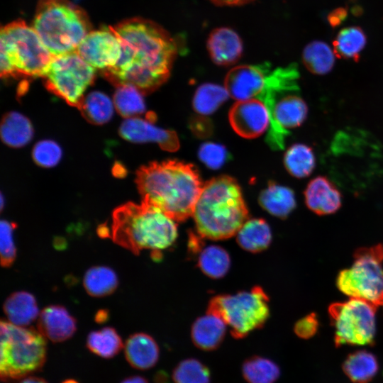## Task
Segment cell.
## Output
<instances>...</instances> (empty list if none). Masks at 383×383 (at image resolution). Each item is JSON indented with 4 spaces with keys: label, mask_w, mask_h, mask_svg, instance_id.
Here are the masks:
<instances>
[{
    "label": "cell",
    "mask_w": 383,
    "mask_h": 383,
    "mask_svg": "<svg viewBox=\"0 0 383 383\" xmlns=\"http://www.w3.org/2000/svg\"><path fill=\"white\" fill-rule=\"evenodd\" d=\"M83 283L89 295L101 297L109 295L115 291L118 286V278L112 269L96 266L87 271Z\"/></svg>",
    "instance_id": "cell-29"
},
{
    "label": "cell",
    "mask_w": 383,
    "mask_h": 383,
    "mask_svg": "<svg viewBox=\"0 0 383 383\" xmlns=\"http://www.w3.org/2000/svg\"><path fill=\"white\" fill-rule=\"evenodd\" d=\"M136 184L144 202L176 221L193 215L203 184L196 168L178 160L153 162L137 171Z\"/></svg>",
    "instance_id": "cell-2"
},
{
    "label": "cell",
    "mask_w": 383,
    "mask_h": 383,
    "mask_svg": "<svg viewBox=\"0 0 383 383\" xmlns=\"http://www.w3.org/2000/svg\"><path fill=\"white\" fill-rule=\"evenodd\" d=\"M199 266L209 277L220 278L227 272L230 266V258L224 249L211 245L201 252Z\"/></svg>",
    "instance_id": "cell-36"
},
{
    "label": "cell",
    "mask_w": 383,
    "mask_h": 383,
    "mask_svg": "<svg viewBox=\"0 0 383 383\" xmlns=\"http://www.w3.org/2000/svg\"><path fill=\"white\" fill-rule=\"evenodd\" d=\"M298 72L294 65L269 71L262 91L256 96L266 106L270 115L267 143L282 150L287 131L301 126L306 118L308 106L298 94Z\"/></svg>",
    "instance_id": "cell-5"
},
{
    "label": "cell",
    "mask_w": 383,
    "mask_h": 383,
    "mask_svg": "<svg viewBox=\"0 0 383 383\" xmlns=\"http://www.w3.org/2000/svg\"><path fill=\"white\" fill-rule=\"evenodd\" d=\"M110 28L121 48L116 65L104 71L110 81L118 86L133 85L148 93L167 80L177 45L165 28L142 18L126 19Z\"/></svg>",
    "instance_id": "cell-1"
},
{
    "label": "cell",
    "mask_w": 383,
    "mask_h": 383,
    "mask_svg": "<svg viewBox=\"0 0 383 383\" xmlns=\"http://www.w3.org/2000/svg\"><path fill=\"white\" fill-rule=\"evenodd\" d=\"M78 108L84 118L94 124L107 122L113 112L111 99L100 91H93L83 97Z\"/></svg>",
    "instance_id": "cell-32"
},
{
    "label": "cell",
    "mask_w": 383,
    "mask_h": 383,
    "mask_svg": "<svg viewBox=\"0 0 383 383\" xmlns=\"http://www.w3.org/2000/svg\"><path fill=\"white\" fill-rule=\"evenodd\" d=\"M318 326L319 323L316 314L311 313L296 323L294 332L299 338L309 339L316 334Z\"/></svg>",
    "instance_id": "cell-41"
},
{
    "label": "cell",
    "mask_w": 383,
    "mask_h": 383,
    "mask_svg": "<svg viewBox=\"0 0 383 383\" xmlns=\"http://www.w3.org/2000/svg\"><path fill=\"white\" fill-rule=\"evenodd\" d=\"M229 96L225 87L211 83L201 84L197 88L193 98L194 109L202 115L211 114Z\"/></svg>",
    "instance_id": "cell-34"
},
{
    "label": "cell",
    "mask_w": 383,
    "mask_h": 383,
    "mask_svg": "<svg viewBox=\"0 0 383 383\" xmlns=\"http://www.w3.org/2000/svg\"><path fill=\"white\" fill-rule=\"evenodd\" d=\"M335 54L322 41H313L308 44L302 54L303 62L313 74H326L333 67Z\"/></svg>",
    "instance_id": "cell-28"
},
{
    "label": "cell",
    "mask_w": 383,
    "mask_h": 383,
    "mask_svg": "<svg viewBox=\"0 0 383 383\" xmlns=\"http://www.w3.org/2000/svg\"><path fill=\"white\" fill-rule=\"evenodd\" d=\"M267 302L266 294L256 287L250 292L214 297L207 313L220 317L231 327V335L241 338L265 323L269 316Z\"/></svg>",
    "instance_id": "cell-10"
},
{
    "label": "cell",
    "mask_w": 383,
    "mask_h": 383,
    "mask_svg": "<svg viewBox=\"0 0 383 383\" xmlns=\"http://www.w3.org/2000/svg\"><path fill=\"white\" fill-rule=\"evenodd\" d=\"M94 76L95 68L72 51L54 56L43 77L50 91L78 108Z\"/></svg>",
    "instance_id": "cell-12"
},
{
    "label": "cell",
    "mask_w": 383,
    "mask_h": 383,
    "mask_svg": "<svg viewBox=\"0 0 383 383\" xmlns=\"http://www.w3.org/2000/svg\"><path fill=\"white\" fill-rule=\"evenodd\" d=\"M306 206L319 216L329 215L338 211L342 205L340 192L324 176L313 178L304 191Z\"/></svg>",
    "instance_id": "cell-17"
},
{
    "label": "cell",
    "mask_w": 383,
    "mask_h": 383,
    "mask_svg": "<svg viewBox=\"0 0 383 383\" xmlns=\"http://www.w3.org/2000/svg\"><path fill=\"white\" fill-rule=\"evenodd\" d=\"M206 48L213 62L218 65L235 63L243 52L241 38L228 27L213 29L207 39Z\"/></svg>",
    "instance_id": "cell-18"
},
{
    "label": "cell",
    "mask_w": 383,
    "mask_h": 383,
    "mask_svg": "<svg viewBox=\"0 0 383 383\" xmlns=\"http://www.w3.org/2000/svg\"><path fill=\"white\" fill-rule=\"evenodd\" d=\"M125 356L133 367L141 370H148L155 366L158 360V345L149 335L135 333L126 340Z\"/></svg>",
    "instance_id": "cell-20"
},
{
    "label": "cell",
    "mask_w": 383,
    "mask_h": 383,
    "mask_svg": "<svg viewBox=\"0 0 383 383\" xmlns=\"http://www.w3.org/2000/svg\"><path fill=\"white\" fill-rule=\"evenodd\" d=\"M345 375L354 383H369L379 370L376 356L367 350L350 353L342 365Z\"/></svg>",
    "instance_id": "cell-24"
},
{
    "label": "cell",
    "mask_w": 383,
    "mask_h": 383,
    "mask_svg": "<svg viewBox=\"0 0 383 383\" xmlns=\"http://www.w3.org/2000/svg\"><path fill=\"white\" fill-rule=\"evenodd\" d=\"M192 216L202 237L221 240L236 234L248 217L237 182L223 175L205 182Z\"/></svg>",
    "instance_id": "cell-3"
},
{
    "label": "cell",
    "mask_w": 383,
    "mask_h": 383,
    "mask_svg": "<svg viewBox=\"0 0 383 383\" xmlns=\"http://www.w3.org/2000/svg\"><path fill=\"white\" fill-rule=\"evenodd\" d=\"M270 69L267 62L237 66L228 72L225 87L229 95L238 101L256 98Z\"/></svg>",
    "instance_id": "cell-15"
},
{
    "label": "cell",
    "mask_w": 383,
    "mask_h": 383,
    "mask_svg": "<svg viewBox=\"0 0 383 383\" xmlns=\"http://www.w3.org/2000/svg\"><path fill=\"white\" fill-rule=\"evenodd\" d=\"M109 236L138 255L145 249L160 251L170 247L177 236V226L175 220L152 204L128 202L113 211Z\"/></svg>",
    "instance_id": "cell-4"
},
{
    "label": "cell",
    "mask_w": 383,
    "mask_h": 383,
    "mask_svg": "<svg viewBox=\"0 0 383 383\" xmlns=\"http://www.w3.org/2000/svg\"><path fill=\"white\" fill-rule=\"evenodd\" d=\"M242 373L248 383H274L279 377L280 370L273 361L253 356L243 362Z\"/></svg>",
    "instance_id": "cell-31"
},
{
    "label": "cell",
    "mask_w": 383,
    "mask_h": 383,
    "mask_svg": "<svg viewBox=\"0 0 383 383\" xmlns=\"http://www.w3.org/2000/svg\"><path fill=\"white\" fill-rule=\"evenodd\" d=\"M19 383H48L45 379L38 377H26Z\"/></svg>",
    "instance_id": "cell-45"
},
{
    "label": "cell",
    "mask_w": 383,
    "mask_h": 383,
    "mask_svg": "<svg viewBox=\"0 0 383 383\" xmlns=\"http://www.w3.org/2000/svg\"><path fill=\"white\" fill-rule=\"evenodd\" d=\"M377 308L358 298L331 304L328 313L335 329V346L373 345L376 334Z\"/></svg>",
    "instance_id": "cell-11"
},
{
    "label": "cell",
    "mask_w": 383,
    "mask_h": 383,
    "mask_svg": "<svg viewBox=\"0 0 383 383\" xmlns=\"http://www.w3.org/2000/svg\"><path fill=\"white\" fill-rule=\"evenodd\" d=\"M32 27L54 56L75 51L91 31L86 13L67 0H40Z\"/></svg>",
    "instance_id": "cell-6"
},
{
    "label": "cell",
    "mask_w": 383,
    "mask_h": 383,
    "mask_svg": "<svg viewBox=\"0 0 383 383\" xmlns=\"http://www.w3.org/2000/svg\"><path fill=\"white\" fill-rule=\"evenodd\" d=\"M16 225L2 220L0 224L1 263L3 267H10L16 258V248L13 233Z\"/></svg>",
    "instance_id": "cell-38"
},
{
    "label": "cell",
    "mask_w": 383,
    "mask_h": 383,
    "mask_svg": "<svg viewBox=\"0 0 383 383\" xmlns=\"http://www.w3.org/2000/svg\"><path fill=\"white\" fill-rule=\"evenodd\" d=\"M1 75L44 77L54 57L33 27L17 20L1 28Z\"/></svg>",
    "instance_id": "cell-7"
},
{
    "label": "cell",
    "mask_w": 383,
    "mask_h": 383,
    "mask_svg": "<svg viewBox=\"0 0 383 383\" xmlns=\"http://www.w3.org/2000/svg\"><path fill=\"white\" fill-rule=\"evenodd\" d=\"M87 346L94 354L101 357L111 358L121 351L123 343L114 328L105 327L89 334Z\"/></svg>",
    "instance_id": "cell-33"
},
{
    "label": "cell",
    "mask_w": 383,
    "mask_h": 383,
    "mask_svg": "<svg viewBox=\"0 0 383 383\" xmlns=\"http://www.w3.org/2000/svg\"><path fill=\"white\" fill-rule=\"evenodd\" d=\"M61 157L60 147L52 140L38 142L33 150V160L43 167H50L57 165Z\"/></svg>",
    "instance_id": "cell-39"
},
{
    "label": "cell",
    "mask_w": 383,
    "mask_h": 383,
    "mask_svg": "<svg viewBox=\"0 0 383 383\" xmlns=\"http://www.w3.org/2000/svg\"><path fill=\"white\" fill-rule=\"evenodd\" d=\"M261 206L270 213L284 218L296 207V199L293 190L273 182L262 191L259 196Z\"/></svg>",
    "instance_id": "cell-22"
},
{
    "label": "cell",
    "mask_w": 383,
    "mask_h": 383,
    "mask_svg": "<svg viewBox=\"0 0 383 383\" xmlns=\"http://www.w3.org/2000/svg\"><path fill=\"white\" fill-rule=\"evenodd\" d=\"M62 383H78V382L72 379H69V380H66L63 382Z\"/></svg>",
    "instance_id": "cell-47"
},
{
    "label": "cell",
    "mask_w": 383,
    "mask_h": 383,
    "mask_svg": "<svg viewBox=\"0 0 383 383\" xmlns=\"http://www.w3.org/2000/svg\"><path fill=\"white\" fill-rule=\"evenodd\" d=\"M192 130L197 135H206L210 132V123L205 120H195L192 121Z\"/></svg>",
    "instance_id": "cell-42"
},
{
    "label": "cell",
    "mask_w": 383,
    "mask_h": 383,
    "mask_svg": "<svg viewBox=\"0 0 383 383\" xmlns=\"http://www.w3.org/2000/svg\"><path fill=\"white\" fill-rule=\"evenodd\" d=\"M233 130L245 138H255L262 135L270 123L268 110L258 99L238 101L228 114Z\"/></svg>",
    "instance_id": "cell-14"
},
{
    "label": "cell",
    "mask_w": 383,
    "mask_h": 383,
    "mask_svg": "<svg viewBox=\"0 0 383 383\" xmlns=\"http://www.w3.org/2000/svg\"><path fill=\"white\" fill-rule=\"evenodd\" d=\"M120 134L131 142L157 143L167 151H175L179 148V139L174 131L158 128L148 121L140 118L126 120L120 127Z\"/></svg>",
    "instance_id": "cell-16"
},
{
    "label": "cell",
    "mask_w": 383,
    "mask_h": 383,
    "mask_svg": "<svg viewBox=\"0 0 383 383\" xmlns=\"http://www.w3.org/2000/svg\"><path fill=\"white\" fill-rule=\"evenodd\" d=\"M172 380L174 383H210V371L198 360L186 359L174 369Z\"/></svg>",
    "instance_id": "cell-37"
},
{
    "label": "cell",
    "mask_w": 383,
    "mask_h": 383,
    "mask_svg": "<svg viewBox=\"0 0 383 383\" xmlns=\"http://www.w3.org/2000/svg\"><path fill=\"white\" fill-rule=\"evenodd\" d=\"M4 311L10 323L25 326L34 321L38 315L35 297L26 292H16L4 302Z\"/></svg>",
    "instance_id": "cell-23"
},
{
    "label": "cell",
    "mask_w": 383,
    "mask_h": 383,
    "mask_svg": "<svg viewBox=\"0 0 383 383\" xmlns=\"http://www.w3.org/2000/svg\"><path fill=\"white\" fill-rule=\"evenodd\" d=\"M215 4L221 6H239L250 3L254 0H209Z\"/></svg>",
    "instance_id": "cell-43"
},
{
    "label": "cell",
    "mask_w": 383,
    "mask_h": 383,
    "mask_svg": "<svg viewBox=\"0 0 383 383\" xmlns=\"http://www.w3.org/2000/svg\"><path fill=\"white\" fill-rule=\"evenodd\" d=\"M38 331L54 343L65 341L76 331V321L67 309L52 305L45 308L39 316Z\"/></svg>",
    "instance_id": "cell-19"
},
{
    "label": "cell",
    "mask_w": 383,
    "mask_h": 383,
    "mask_svg": "<svg viewBox=\"0 0 383 383\" xmlns=\"http://www.w3.org/2000/svg\"><path fill=\"white\" fill-rule=\"evenodd\" d=\"M365 43L366 36L360 28H345L338 33L333 42L334 52L338 57L357 61Z\"/></svg>",
    "instance_id": "cell-30"
},
{
    "label": "cell",
    "mask_w": 383,
    "mask_h": 383,
    "mask_svg": "<svg viewBox=\"0 0 383 383\" xmlns=\"http://www.w3.org/2000/svg\"><path fill=\"white\" fill-rule=\"evenodd\" d=\"M198 155L200 160L212 170L221 167L228 158L226 148L212 142L203 143L199 149Z\"/></svg>",
    "instance_id": "cell-40"
},
{
    "label": "cell",
    "mask_w": 383,
    "mask_h": 383,
    "mask_svg": "<svg viewBox=\"0 0 383 383\" xmlns=\"http://www.w3.org/2000/svg\"><path fill=\"white\" fill-rule=\"evenodd\" d=\"M114 104L119 113L124 117L140 114L145 109L142 92L130 84L118 87L114 94Z\"/></svg>",
    "instance_id": "cell-35"
},
{
    "label": "cell",
    "mask_w": 383,
    "mask_h": 383,
    "mask_svg": "<svg viewBox=\"0 0 383 383\" xmlns=\"http://www.w3.org/2000/svg\"><path fill=\"white\" fill-rule=\"evenodd\" d=\"M345 16V11H337L335 14L331 17V23L336 24L337 22L341 21V18Z\"/></svg>",
    "instance_id": "cell-46"
},
{
    "label": "cell",
    "mask_w": 383,
    "mask_h": 383,
    "mask_svg": "<svg viewBox=\"0 0 383 383\" xmlns=\"http://www.w3.org/2000/svg\"><path fill=\"white\" fill-rule=\"evenodd\" d=\"M75 51L91 66L104 71L116 65L121 48L117 36L109 26L91 30Z\"/></svg>",
    "instance_id": "cell-13"
},
{
    "label": "cell",
    "mask_w": 383,
    "mask_h": 383,
    "mask_svg": "<svg viewBox=\"0 0 383 383\" xmlns=\"http://www.w3.org/2000/svg\"><path fill=\"white\" fill-rule=\"evenodd\" d=\"M121 383H148V382L143 377L131 376L125 379Z\"/></svg>",
    "instance_id": "cell-44"
},
{
    "label": "cell",
    "mask_w": 383,
    "mask_h": 383,
    "mask_svg": "<svg viewBox=\"0 0 383 383\" xmlns=\"http://www.w3.org/2000/svg\"><path fill=\"white\" fill-rule=\"evenodd\" d=\"M350 268L336 278L338 289L350 298L365 300L375 306L383 305V245L358 248Z\"/></svg>",
    "instance_id": "cell-9"
},
{
    "label": "cell",
    "mask_w": 383,
    "mask_h": 383,
    "mask_svg": "<svg viewBox=\"0 0 383 383\" xmlns=\"http://www.w3.org/2000/svg\"><path fill=\"white\" fill-rule=\"evenodd\" d=\"M33 134L32 125L23 115L11 112L3 118L1 136L6 145L13 148L22 147L31 140Z\"/></svg>",
    "instance_id": "cell-25"
},
{
    "label": "cell",
    "mask_w": 383,
    "mask_h": 383,
    "mask_svg": "<svg viewBox=\"0 0 383 383\" xmlns=\"http://www.w3.org/2000/svg\"><path fill=\"white\" fill-rule=\"evenodd\" d=\"M226 323L218 316L207 313L193 324L192 338L194 344L204 350H213L221 343L226 332Z\"/></svg>",
    "instance_id": "cell-21"
},
{
    "label": "cell",
    "mask_w": 383,
    "mask_h": 383,
    "mask_svg": "<svg viewBox=\"0 0 383 383\" xmlns=\"http://www.w3.org/2000/svg\"><path fill=\"white\" fill-rule=\"evenodd\" d=\"M271 238L270 227L262 219L248 220L237 233L238 244L243 249L254 252L267 248Z\"/></svg>",
    "instance_id": "cell-26"
},
{
    "label": "cell",
    "mask_w": 383,
    "mask_h": 383,
    "mask_svg": "<svg viewBox=\"0 0 383 383\" xmlns=\"http://www.w3.org/2000/svg\"><path fill=\"white\" fill-rule=\"evenodd\" d=\"M0 376L2 381L18 380L43 366L46 341L34 329L1 321Z\"/></svg>",
    "instance_id": "cell-8"
},
{
    "label": "cell",
    "mask_w": 383,
    "mask_h": 383,
    "mask_svg": "<svg viewBox=\"0 0 383 383\" xmlns=\"http://www.w3.org/2000/svg\"><path fill=\"white\" fill-rule=\"evenodd\" d=\"M284 165L288 172L296 178L309 176L316 167V157L313 149L303 143L291 145L284 156Z\"/></svg>",
    "instance_id": "cell-27"
}]
</instances>
